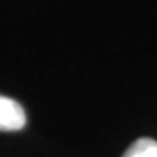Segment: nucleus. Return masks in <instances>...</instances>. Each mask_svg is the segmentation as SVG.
I'll use <instances>...</instances> for the list:
<instances>
[{"label":"nucleus","mask_w":157,"mask_h":157,"mask_svg":"<svg viewBox=\"0 0 157 157\" xmlns=\"http://www.w3.org/2000/svg\"><path fill=\"white\" fill-rule=\"evenodd\" d=\"M26 125V112L13 98L0 95V132H18Z\"/></svg>","instance_id":"obj_1"},{"label":"nucleus","mask_w":157,"mask_h":157,"mask_svg":"<svg viewBox=\"0 0 157 157\" xmlns=\"http://www.w3.org/2000/svg\"><path fill=\"white\" fill-rule=\"evenodd\" d=\"M122 157H157V141L140 138L127 149Z\"/></svg>","instance_id":"obj_2"}]
</instances>
